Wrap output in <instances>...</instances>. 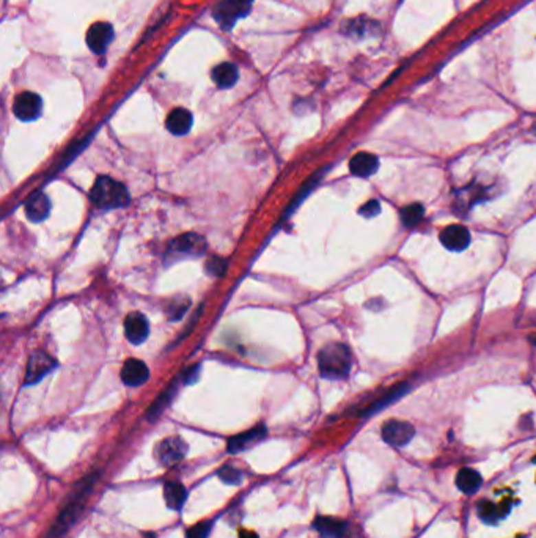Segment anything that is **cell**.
Listing matches in <instances>:
<instances>
[{"instance_id":"6da1fadb","label":"cell","mask_w":536,"mask_h":538,"mask_svg":"<svg viewBox=\"0 0 536 538\" xmlns=\"http://www.w3.org/2000/svg\"><path fill=\"white\" fill-rule=\"evenodd\" d=\"M320 373L327 379H343L349 374L353 366V355L343 344L326 345L318 356Z\"/></svg>"},{"instance_id":"7a4b0ae2","label":"cell","mask_w":536,"mask_h":538,"mask_svg":"<svg viewBox=\"0 0 536 538\" xmlns=\"http://www.w3.org/2000/svg\"><path fill=\"white\" fill-rule=\"evenodd\" d=\"M96 480H98V474H91V475H87L84 480L79 483L74 496L71 497V501L67 504V507L62 510V513L58 515L57 521L51 527L49 538H60L63 534H67L69 527L73 526L76 523V519L79 518L82 508H84V501L87 494L90 493Z\"/></svg>"},{"instance_id":"3957f363","label":"cell","mask_w":536,"mask_h":538,"mask_svg":"<svg viewBox=\"0 0 536 538\" xmlns=\"http://www.w3.org/2000/svg\"><path fill=\"white\" fill-rule=\"evenodd\" d=\"M91 202L102 210L122 208L129 203V194L124 184L111 177H98L90 191Z\"/></svg>"},{"instance_id":"277c9868","label":"cell","mask_w":536,"mask_h":538,"mask_svg":"<svg viewBox=\"0 0 536 538\" xmlns=\"http://www.w3.org/2000/svg\"><path fill=\"white\" fill-rule=\"evenodd\" d=\"M252 3H254V0H221L214 7L212 16L223 30H228L241 18L249 14Z\"/></svg>"},{"instance_id":"5b68a950","label":"cell","mask_w":536,"mask_h":538,"mask_svg":"<svg viewBox=\"0 0 536 538\" xmlns=\"http://www.w3.org/2000/svg\"><path fill=\"white\" fill-rule=\"evenodd\" d=\"M188 453V444L181 438H167L157 444L156 458L164 467H172L181 461Z\"/></svg>"},{"instance_id":"8992f818","label":"cell","mask_w":536,"mask_h":538,"mask_svg":"<svg viewBox=\"0 0 536 538\" xmlns=\"http://www.w3.org/2000/svg\"><path fill=\"white\" fill-rule=\"evenodd\" d=\"M415 428L404 421H388L382 425V439L393 447H403L412 441Z\"/></svg>"},{"instance_id":"52a82bcc","label":"cell","mask_w":536,"mask_h":538,"mask_svg":"<svg viewBox=\"0 0 536 538\" xmlns=\"http://www.w3.org/2000/svg\"><path fill=\"white\" fill-rule=\"evenodd\" d=\"M41 98L36 93H32V91H24V93L16 96L13 104L14 115L23 122H34L41 115Z\"/></svg>"},{"instance_id":"ba28073f","label":"cell","mask_w":536,"mask_h":538,"mask_svg":"<svg viewBox=\"0 0 536 538\" xmlns=\"http://www.w3.org/2000/svg\"><path fill=\"white\" fill-rule=\"evenodd\" d=\"M57 366V362L54 359L46 355L43 351H35L30 356L29 363H27V372H25V384H35L41 381L47 373L54 370V367Z\"/></svg>"},{"instance_id":"9c48e42d","label":"cell","mask_w":536,"mask_h":538,"mask_svg":"<svg viewBox=\"0 0 536 538\" xmlns=\"http://www.w3.org/2000/svg\"><path fill=\"white\" fill-rule=\"evenodd\" d=\"M124 334L133 345H140L148 339L150 334V324L148 320L145 318V315L139 312L129 313L124 320Z\"/></svg>"},{"instance_id":"30bf717a","label":"cell","mask_w":536,"mask_h":538,"mask_svg":"<svg viewBox=\"0 0 536 538\" xmlns=\"http://www.w3.org/2000/svg\"><path fill=\"white\" fill-rule=\"evenodd\" d=\"M206 241L197 233H186V235L175 239L170 246V254L184 255V257H199L205 252Z\"/></svg>"},{"instance_id":"8fae6325","label":"cell","mask_w":536,"mask_h":538,"mask_svg":"<svg viewBox=\"0 0 536 538\" xmlns=\"http://www.w3.org/2000/svg\"><path fill=\"white\" fill-rule=\"evenodd\" d=\"M440 243L451 252H461L469 247L470 233L464 225H448L440 232Z\"/></svg>"},{"instance_id":"7c38bea8","label":"cell","mask_w":536,"mask_h":538,"mask_svg":"<svg viewBox=\"0 0 536 538\" xmlns=\"http://www.w3.org/2000/svg\"><path fill=\"white\" fill-rule=\"evenodd\" d=\"M113 40V27L107 23H95L87 32V45L95 54L106 52Z\"/></svg>"},{"instance_id":"4fadbf2b","label":"cell","mask_w":536,"mask_h":538,"mask_svg":"<svg viewBox=\"0 0 536 538\" xmlns=\"http://www.w3.org/2000/svg\"><path fill=\"white\" fill-rule=\"evenodd\" d=\"M150 378V372L148 367L145 366L144 362L139 361V359H129L123 363L122 368V381L126 385H142L146 383V379Z\"/></svg>"},{"instance_id":"5bb4252c","label":"cell","mask_w":536,"mask_h":538,"mask_svg":"<svg viewBox=\"0 0 536 538\" xmlns=\"http://www.w3.org/2000/svg\"><path fill=\"white\" fill-rule=\"evenodd\" d=\"M265 436H266V427L258 425V427L252 428V430H249V431H244L241 434H236V436H233L228 441L227 449H228L230 453L243 452V450L249 449L250 445L260 442Z\"/></svg>"},{"instance_id":"9a60e30c","label":"cell","mask_w":536,"mask_h":538,"mask_svg":"<svg viewBox=\"0 0 536 538\" xmlns=\"http://www.w3.org/2000/svg\"><path fill=\"white\" fill-rule=\"evenodd\" d=\"M379 168V159L371 153H357L349 161V170L355 177H371Z\"/></svg>"},{"instance_id":"2e32d148","label":"cell","mask_w":536,"mask_h":538,"mask_svg":"<svg viewBox=\"0 0 536 538\" xmlns=\"http://www.w3.org/2000/svg\"><path fill=\"white\" fill-rule=\"evenodd\" d=\"M313 527L315 530L324 538H342L346 534L348 529L344 521L331 518V516H318V518L313 521Z\"/></svg>"},{"instance_id":"e0dca14e","label":"cell","mask_w":536,"mask_h":538,"mask_svg":"<svg viewBox=\"0 0 536 538\" xmlns=\"http://www.w3.org/2000/svg\"><path fill=\"white\" fill-rule=\"evenodd\" d=\"M51 211V202H49L47 195L43 192H36L29 197L25 202V214L32 222L45 221Z\"/></svg>"},{"instance_id":"ac0fdd59","label":"cell","mask_w":536,"mask_h":538,"mask_svg":"<svg viewBox=\"0 0 536 538\" xmlns=\"http://www.w3.org/2000/svg\"><path fill=\"white\" fill-rule=\"evenodd\" d=\"M192 123H194L192 113H190L189 111H186V109H183V107L172 111L170 115L167 117V122H166L167 129L175 135L188 134L190 131V128H192Z\"/></svg>"},{"instance_id":"d6986e66","label":"cell","mask_w":536,"mask_h":538,"mask_svg":"<svg viewBox=\"0 0 536 538\" xmlns=\"http://www.w3.org/2000/svg\"><path fill=\"white\" fill-rule=\"evenodd\" d=\"M409 390V384L407 383H401V384H397L393 385V388H390L387 390V392L379 396L376 401H373V403H370L368 406L365 407V410L360 412V416H370V414H375L376 411L382 410V407H386L387 405L393 403V401H397L398 399H401V396L406 394Z\"/></svg>"},{"instance_id":"ffe728a7","label":"cell","mask_w":536,"mask_h":538,"mask_svg":"<svg viewBox=\"0 0 536 538\" xmlns=\"http://www.w3.org/2000/svg\"><path fill=\"white\" fill-rule=\"evenodd\" d=\"M481 483H483V478L478 474L477 471L473 469H461L456 475V486L461 490L464 494H473L480 490Z\"/></svg>"},{"instance_id":"44dd1931","label":"cell","mask_w":536,"mask_h":538,"mask_svg":"<svg viewBox=\"0 0 536 538\" xmlns=\"http://www.w3.org/2000/svg\"><path fill=\"white\" fill-rule=\"evenodd\" d=\"M238 68L233 63H221L212 69V80L221 89H230L238 80Z\"/></svg>"},{"instance_id":"7402d4cb","label":"cell","mask_w":536,"mask_h":538,"mask_svg":"<svg viewBox=\"0 0 536 538\" xmlns=\"http://www.w3.org/2000/svg\"><path fill=\"white\" fill-rule=\"evenodd\" d=\"M186 497H188V491L186 488L178 482H168L164 486V499L168 505V508L172 510H179L186 502Z\"/></svg>"},{"instance_id":"603a6c76","label":"cell","mask_w":536,"mask_h":538,"mask_svg":"<svg viewBox=\"0 0 536 538\" xmlns=\"http://www.w3.org/2000/svg\"><path fill=\"white\" fill-rule=\"evenodd\" d=\"M346 29H348L349 35L365 36V35H373L375 32L379 30V25H377V23H375V21L360 18V19H355V21H351V23H348Z\"/></svg>"},{"instance_id":"cb8c5ba5","label":"cell","mask_w":536,"mask_h":538,"mask_svg":"<svg viewBox=\"0 0 536 538\" xmlns=\"http://www.w3.org/2000/svg\"><path fill=\"white\" fill-rule=\"evenodd\" d=\"M401 222L406 227H415L418 224L420 221L423 219L425 216V208L420 203H412V205H407L404 206V208L401 210Z\"/></svg>"},{"instance_id":"d4e9b609","label":"cell","mask_w":536,"mask_h":538,"mask_svg":"<svg viewBox=\"0 0 536 538\" xmlns=\"http://www.w3.org/2000/svg\"><path fill=\"white\" fill-rule=\"evenodd\" d=\"M177 388H178L177 381H173V384L170 385V388H168L164 394H161L159 399H157V400L155 401V403H153V405L150 406V410H148V418H155V417H157L164 410H166V406H167L168 403H170V400L173 399L175 389H177Z\"/></svg>"},{"instance_id":"484cf974","label":"cell","mask_w":536,"mask_h":538,"mask_svg":"<svg viewBox=\"0 0 536 538\" xmlns=\"http://www.w3.org/2000/svg\"><path fill=\"white\" fill-rule=\"evenodd\" d=\"M219 477H221V480L223 483H227V485H239L241 480H243V475H241V472L236 469V467L233 466H223L219 469Z\"/></svg>"},{"instance_id":"4316f807","label":"cell","mask_w":536,"mask_h":538,"mask_svg":"<svg viewBox=\"0 0 536 538\" xmlns=\"http://www.w3.org/2000/svg\"><path fill=\"white\" fill-rule=\"evenodd\" d=\"M225 268H227V260H223L221 257H212L206 262V271L210 276H222L223 273H225Z\"/></svg>"},{"instance_id":"83f0119b","label":"cell","mask_w":536,"mask_h":538,"mask_svg":"<svg viewBox=\"0 0 536 538\" xmlns=\"http://www.w3.org/2000/svg\"><path fill=\"white\" fill-rule=\"evenodd\" d=\"M478 512H480L481 519L488 521V523H494V521L497 519L499 508H497L495 505L491 504V502H481L480 507H478Z\"/></svg>"},{"instance_id":"f1b7e54d","label":"cell","mask_w":536,"mask_h":538,"mask_svg":"<svg viewBox=\"0 0 536 538\" xmlns=\"http://www.w3.org/2000/svg\"><path fill=\"white\" fill-rule=\"evenodd\" d=\"M211 523L210 521H203V523H199L197 526H194L192 529L188 530V534H186V538H208V535H210L211 532Z\"/></svg>"},{"instance_id":"f546056e","label":"cell","mask_w":536,"mask_h":538,"mask_svg":"<svg viewBox=\"0 0 536 538\" xmlns=\"http://www.w3.org/2000/svg\"><path fill=\"white\" fill-rule=\"evenodd\" d=\"M381 213V205L377 200H370V202H366L362 208L359 210V214L366 217V219H371V217H375Z\"/></svg>"},{"instance_id":"4dcf8cb0","label":"cell","mask_w":536,"mask_h":538,"mask_svg":"<svg viewBox=\"0 0 536 538\" xmlns=\"http://www.w3.org/2000/svg\"><path fill=\"white\" fill-rule=\"evenodd\" d=\"M241 538H258V537H256V534H254V532H243Z\"/></svg>"},{"instance_id":"1f68e13d","label":"cell","mask_w":536,"mask_h":538,"mask_svg":"<svg viewBox=\"0 0 536 538\" xmlns=\"http://www.w3.org/2000/svg\"><path fill=\"white\" fill-rule=\"evenodd\" d=\"M144 538H156L155 535H153V534H146Z\"/></svg>"}]
</instances>
